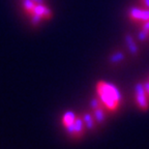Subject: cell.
Masks as SVG:
<instances>
[{
    "label": "cell",
    "mask_w": 149,
    "mask_h": 149,
    "mask_svg": "<svg viewBox=\"0 0 149 149\" xmlns=\"http://www.w3.org/2000/svg\"><path fill=\"white\" fill-rule=\"evenodd\" d=\"M18 6L22 16L32 27H40L54 17L48 0H18Z\"/></svg>",
    "instance_id": "1"
},
{
    "label": "cell",
    "mask_w": 149,
    "mask_h": 149,
    "mask_svg": "<svg viewBox=\"0 0 149 149\" xmlns=\"http://www.w3.org/2000/svg\"><path fill=\"white\" fill-rule=\"evenodd\" d=\"M96 95L108 112H115L120 106L121 93L114 84L98 81L95 86Z\"/></svg>",
    "instance_id": "2"
},
{
    "label": "cell",
    "mask_w": 149,
    "mask_h": 149,
    "mask_svg": "<svg viewBox=\"0 0 149 149\" xmlns=\"http://www.w3.org/2000/svg\"><path fill=\"white\" fill-rule=\"evenodd\" d=\"M127 18L130 22L139 25L142 22L149 20V9L142 5L132 6L127 10Z\"/></svg>",
    "instance_id": "3"
},
{
    "label": "cell",
    "mask_w": 149,
    "mask_h": 149,
    "mask_svg": "<svg viewBox=\"0 0 149 149\" xmlns=\"http://www.w3.org/2000/svg\"><path fill=\"white\" fill-rule=\"evenodd\" d=\"M136 102L139 109L146 111L149 108V96L144 88L143 83H137L135 86Z\"/></svg>",
    "instance_id": "4"
},
{
    "label": "cell",
    "mask_w": 149,
    "mask_h": 149,
    "mask_svg": "<svg viewBox=\"0 0 149 149\" xmlns=\"http://www.w3.org/2000/svg\"><path fill=\"white\" fill-rule=\"evenodd\" d=\"M123 40L125 42L126 49H127L128 53L134 57H138L140 55V49L138 46V40H136V37L134 36L132 33L126 32L123 35Z\"/></svg>",
    "instance_id": "5"
},
{
    "label": "cell",
    "mask_w": 149,
    "mask_h": 149,
    "mask_svg": "<svg viewBox=\"0 0 149 149\" xmlns=\"http://www.w3.org/2000/svg\"><path fill=\"white\" fill-rule=\"evenodd\" d=\"M86 125H85V122H84L83 116H78L74 123L70 126V128H68V132L72 138H76V139H79L82 137V135L84 134V130H85Z\"/></svg>",
    "instance_id": "6"
},
{
    "label": "cell",
    "mask_w": 149,
    "mask_h": 149,
    "mask_svg": "<svg viewBox=\"0 0 149 149\" xmlns=\"http://www.w3.org/2000/svg\"><path fill=\"white\" fill-rule=\"evenodd\" d=\"M125 60V53H124L123 50L117 49L114 52H112L109 56V62L112 65H116L119 63L123 62Z\"/></svg>",
    "instance_id": "7"
},
{
    "label": "cell",
    "mask_w": 149,
    "mask_h": 149,
    "mask_svg": "<svg viewBox=\"0 0 149 149\" xmlns=\"http://www.w3.org/2000/svg\"><path fill=\"white\" fill-rule=\"evenodd\" d=\"M77 117L78 116L74 114V112H66V113L63 114L62 118H61V123H62V125L65 127V130L70 128V126L74 123V121H76Z\"/></svg>",
    "instance_id": "8"
},
{
    "label": "cell",
    "mask_w": 149,
    "mask_h": 149,
    "mask_svg": "<svg viewBox=\"0 0 149 149\" xmlns=\"http://www.w3.org/2000/svg\"><path fill=\"white\" fill-rule=\"evenodd\" d=\"M137 40L141 44H144V42H148L149 40V32L147 31L143 30L141 28H139V31H138V34H137Z\"/></svg>",
    "instance_id": "9"
},
{
    "label": "cell",
    "mask_w": 149,
    "mask_h": 149,
    "mask_svg": "<svg viewBox=\"0 0 149 149\" xmlns=\"http://www.w3.org/2000/svg\"><path fill=\"white\" fill-rule=\"evenodd\" d=\"M83 119H84V122H85V125H86V127L88 128H93L94 127V121H95V119H94V116H92L91 114H85L83 116Z\"/></svg>",
    "instance_id": "10"
},
{
    "label": "cell",
    "mask_w": 149,
    "mask_h": 149,
    "mask_svg": "<svg viewBox=\"0 0 149 149\" xmlns=\"http://www.w3.org/2000/svg\"><path fill=\"white\" fill-rule=\"evenodd\" d=\"M138 26H139V28L143 29V30L149 32V20H147V21H145V22H142V23L139 24Z\"/></svg>",
    "instance_id": "11"
},
{
    "label": "cell",
    "mask_w": 149,
    "mask_h": 149,
    "mask_svg": "<svg viewBox=\"0 0 149 149\" xmlns=\"http://www.w3.org/2000/svg\"><path fill=\"white\" fill-rule=\"evenodd\" d=\"M138 1H139L140 5H142V6L149 9V0H138Z\"/></svg>",
    "instance_id": "12"
},
{
    "label": "cell",
    "mask_w": 149,
    "mask_h": 149,
    "mask_svg": "<svg viewBox=\"0 0 149 149\" xmlns=\"http://www.w3.org/2000/svg\"><path fill=\"white\" fill-rule=\"evenodd\" d=\"M143 85H144L145 90H146L147 94H148V96H149V81H148V80H147V81H145L144 83H143Z\"/></svg>",
    "instance_id": "13"
},
{
    "label": "cell",
    "mask_w": 149,
    "mask_h": 149,
    "mask_svg": "<svg viewBox=\"0 0 149 149\" xmlns=\"http://www.w3.org/2000/svg\"><path fill=\"white\" fill-rule=\"evenodd\" d=\"M147 80H148V81H149V76H148V78H147Z\"/></svg>",
    "instance_id": "14"
}]
</instances>
